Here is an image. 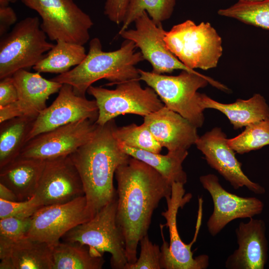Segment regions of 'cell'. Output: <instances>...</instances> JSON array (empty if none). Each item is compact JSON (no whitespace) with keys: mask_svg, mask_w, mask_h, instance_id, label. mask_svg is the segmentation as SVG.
<instances>
[{"mask_svg":"<svg viewBox=\"0 0 269 269\" xmlns=\"http://www.w3.org/2000/svg\"><path fill=\"white\" fill-rule=\"evenodd\" d=\"M115 177L117 224L124 239L128 262L133 264L154 210L162 199L171 195V184L153 168L131 156L118 167Z\"/></svg>","mask_w":269,"mask_h":269,"instance_id":"1","label":"cell"},{"mask_svg":"<svg viewBox=\"0 0 269 269\" xmlns=\"http://www.w3.org/2000/svg\"><path fill=\"white\" fill-rule=\"evenodd\" d=\"M114 119L99 126L88 142L69 155L82 180L87 208L93 217L117 197L114 176L130 156L120 147Z\"/></svg>","mask_w":269,"mask_h":269,"instance_id":"2","label":"cell"},{"mask_svg":"<svg viewBox=\"0 0 269 269\" xmlns=\"http://www.w3.org/2000/svg\"><path fill=\"white\" fill-rule=\"evenodd\" d=\"M136 48L133 41L126 39L119 49L105 52L100 39L93 38L89 51L80 64L51 80L72 86L74 92L83 97H86L90 86L101 79L108 80L109 85L140 80L135 66L144 59L140 51H136Z\"/></svg>","mask_w":269,"mask_h":269,"instance_id":"3","label":"cell"},{"mask_svg":"<svg viewBox=\"0 0 269 269\" xmlns=\"http://www.w3.org/2000/svg\"><path fill=\"white\" fill-rule=\"evenodd\" d=\"M138 70L140 80L155 91L165 107L197 128L202 127L204 122V110L200 106L197 90L209 83L222 91H230L225 85L197 72L182 70L177 76H168Z\"/></svg>","mask_w":269,"mask_h":269,"instance_id":"4","label":"cell"},{"mask_svg":"<svg viewBox=\"0 0 269 269\" xmlns=\"http://www.w3.org/2000/svg\"><path fill=\"white\" fill-rule=\"evenodd\" d=\"M192 198L191 193L185 194L184 184L174 182L171 185V194L165 199L167 209L161 213L165 218V225L160 224L162 244L160 247L161 269H206L209 265L207 255L193 258L191 247L196 242L202 219V205H199L195 233L193 240L188 244L184 243L177 229V216L179 208H182Z\"/></svg>","mask_w":269,"mask_h":269,"instance_id":"5","label":"cell"},{"mask_svg":"<svg viewBox=\"0 0 269 269\" xmlns=\"http://www.w3.org/2000/svg\"><path fill=\"white\" fill-rule=\"evenodd\" d=\"M164 39L173 55L192 70L215 68L222 55L221 37L209 22L187 20L173 25Z\"/></svg>","mask_w":269,"mask_h":269,"instance_id":"6","label":"cell"},{"mask_svg":"<svg viewBox=\"0 0 269 269\" xmlns=\"http://www.w3.org/2000/svg\"><path fill=\"white\" fill-rule=\"evenodd\" d=\"M117 208L116 197L92 219L69 231L61 239L86 246L95 256H103L109 253L111 268L125 269L128 262L124 239L117 224Z\"/></svg>","mask_w":269,"mask_h":269,"instance_id":"7","label":"cell"},{"mask_svg":"<svg viewBox=\"0 0 269 269\" xmlns=\"http://www.w3.org/2000/svg\"><path fill=\"white\" fill-rule=\"evenodd\" d=\"M37 16L17 22L0 42V79L16 71L33 67L54 45L47 40Z\"/></svg>","mask_w":269,"mask_h":269,"instance_id":"8","label":"cell"},{"mask_svg":"<svg viewBox=\"0 0 269 269\" xmlns=\"http://www.w3.org/2000/svg\"><path fill=\"white\" fill-rule=\"evenodd\" d=\"M140 80L117 84L116 89L90 86L87 93L95 99L98 108L96 123L103 126L120 115L131 114L143 117L164 106L155 91L150 87L142 88Z\"/></svg>","mask_w":269,"mask_h":269,"instance_id":"9","label":"cell"},{"mask_svg":"<svg viewBox=\"0 0 269 269\" xmlns=\"http://www.w3.org/2000/svg\"><path fill=\"white\" fill-rule=\"evenodd\" d=\"M20 1L38 13L42 19L41 28L50 40L82 45L89 41L93 21L73 0Z\"/></svg>","mask_w":269,"mask_h":269,"instance_id":"10","label":"cell"},{"mask_svg":"<svg viewBox=\"0 0 269 269\" xmlns=\"http://www.w3.org/2000/svg\"><path fill=\"white\" fill-rule=\"evenodd\" d=\"M85 119L37 135L24 145L19 156L44 160L69 156L94 136L99 125Z\"/></svg>","mask_w":269,"mask_h":269,"instance_id":"11","label":"cell"},{"mask_svg":"<svg viewBox=\"0 0 269 269\" xmlns=\"http://www.w3.org/2000/svg\"><path fill=\"white\" fill-rule=\"evenodd\" d=\"M92 218L84 195L65 203L42 206L31 217L27 237L53 247L69 231Z\"/></svg>","mask_w":269,"mask_h":269,"instance_id":"12","label":"cell"},{"mask_svg":"<svg viewBox=\"0 0 269 269\" xmlns=\"http://www.w3.org/2000/svg\"><path fill=\"white\" fill-rule=\"evenodd\" d=\"M134 22L135 29L120 31L119 34L134 43L144 59L152 66V72L163 74L175 70L196 72L186 67L168 49L164 39L166 31L162 24H155L146 11H143Z\"/></svg>","mask_w":269,"mask_h":269,"instance_id":"13","label":"cell"},{"mask_svg":"<svg viewBox=\"0 0 269 269\" xmlns=\"http://www.w3.org/2000/svg\"><path fill=\"white\" fill-rule=\"evenodd\" d=\"M98 108L95 100L76 95L72 86L62 84L55 100L35 119L27 142L42 133L82 120L96 121ZM26 142V143H27Z\"/></svg>","mask_w":269,"mask_h":269,"instance_id":"14","label":"cell"},{"mask_svg":"<svg viewBox=\"0 0 269 269\" xmlns=\"http://www.w3.org/2000/svg\"><path fill=\"white\" fill-rule=\"evenodd\" d=\"M199 180L210 193L213 202V211L207 222L208 231L212 236H216L234 220L251 218L263 211L264 204L261 200L255 197H241L228 192L213 174L202 175Z\"/></svg>","mask_w":269,"mask_h":269,"instance_id":"15","label":"cell"},{"mask_svg":"<svg viewBox=\"0 0 269 269\" xmlns=\"http://www.w3.org/2000/svg\"><path fill=\"white\" fill-rule=\"evenodd\" d=\"M226 134L215 127L199 136L195 143L204 155L210 166L227 180L235 189L245 186L257 194L266 192L264 187L252 181L244 173L242 164L235 156V151L229 145Z\"/></svg>","mask_w":269,"mask_h":269,"instance_id":"16","label":"cell"},{"mask_svg":"<svg viewBox=\"0 0 269 269\" xmlns=\"http://www.w3.org/2000/svg\"><path fill=\"white\" fill-rule=\"evenodd\" d=\"M84 195L82 180L69 155L45 160L34 195L41 206L65 203Z\"/></svg>","mask_w":269,"mask_h":269,"instance_id":"17","label":"cell"},{"mask_svg":"<svg viewBox=\"0 0 269 269\" xmlns=\"http://www.w3.org/2000/svg\"><path fill=\"white\" fill-rule=\"evenodd\" d=\"M39 73L21 69L13 74L12 76L17 91V100L0 108V123L15 117L36 118L47 107L49 97L59 92L62 84L46 79Z\"/></svg>","mask_w":269,"mask_h":269,"instance_id":"18","label":"cell"},{"mask_svg":"<svg viewBox=\"0 0 269 269\" xmlns=\"http://www.w3.org/2000/svg\"><path fill=\"white\" fill-rule=\"evenodd\" d=\"M264 220L250 218L236 229L238 248L225 262L228 269H264L268 259V242Z\"/></svg>","mask_w":269,"mask_h":269,"instance_id":"19","label":"cell"},{"mask_svg":"<svg viewBox=\"0 0 269 269\" xmlns=\"http://www.w3.org/2000/svg\"><path fill=\"white\" fill-rule=\"evenodd\" d=\"M143 124L168 151L187 150L199 137L194 125L165 106L144 116Z\"/></svg>","mask_w":269,"mask_h":269,"instance_id":"20","label":"cell"},{"mask_svg":"<svg viewBox=\"0 0 269 269\" xmlns=\"http://www.w3.org/2000/svg\"><path fill=\"white\" fill-rule=\"evenodd\" d=\"M45 160L18 156L0 168V183L11 190L19 201L28 200L35 194Z\"/></svg>","mask_w":269,"mask_h":269,"instance_id":"21","label":"cell"},{"mask_svg":"<svg viewBox=\"0 0 269 269\" xmlns=\"http://www.w3.org/2000/svg\"><path fill=\"white\" fill-rule=\"evenodd\" d=\"M199 104L203 110L213 109L224 114L234 130L269 119V106L265 98L255 94L248 100L238 99L231 104H223L199 93Z\"/></svg>","mask_w":269,"mask_h":269,"instance_id":"22","label":"cell"},{"mask_svg":"<svg viewBox=\"0 0 269 269\" xmlns=\"http://www.w3.org/2000/svg\"><path fill=\"white\" fill-rule=\"evenodd\" d=\"M119 144L125 152L153 168L171 185L174 182L186 183L187 176L182 163L188 154L187 150L168 151L162 155Z\"/></svg>","mask_w":269,"mask_h":269,"instance_id":"23","label":"cell"},{"mask_svg":"<svg viewBox=\"0 0 269 269\" xmlns=\"http://www.w3.org/2000/svg\"><path fill=\"white\" fill-rule=\"evenodd\" d=\"M35 119L19 117L0 123V168L19 156Z\"/></svg>","mask_w":269,"mask_h":269,"instance_id":"24","label":"cell"},{"mask_svg":"<svg viewBox=\"0 0 269 269\" xmlns=\"http://www.w3.org/2000/svg\"><path fill=\"white\" fill-rule=\"evenodd\" d=\"M10 258L14 269H53L52 247L27 236L13 244Z\"/></svg>","mask_w":269,"mask_h":269,"instance_id":"25","label":"cell"},{"mask_svg":"<svg viewBox=\"0 0 269 269\" xmlns=\"http://www.w3.org/2000/svg\"><path fill=\"white\" fill-rule=\"evenodd\" d=\"M86 55L83 45L58 40L32 68L39 73L61 74L80 64Z\"/></svg>","mask_w":269,"mask_h":269,"instance_id":"26","label":"cell"},{"mask_svg":"<svg viewBox=\"0 0 269 269\" xmlns=\"http://www.w3.org/2000/svg\"><path fill=\"white\" fill-rule=\"evenodd\" d=\"M52 256L53 269H101L105 262L88 247L65 242L52 247Z\"/></svg>","mask_w":269,"mask_h":269,"instance_id":"27","label":"cell"},{"mask_svg":"<svg viewBox=\"0 0 269 269\" xmlns=\"http://www.w3.org/2000/svg\"><path fill=\"white\" fill-rule=\"evenodd\" d=\"M218 13L246 24L269 29V0L255 2L238 0L229 7L219 9Z\"/></svg>","mask_w":269,"mask_h":269,"instance_id":"28","label":"cell"},{"mask_svg":"<svg viewBox=\"0 0 269 269\" xmlns=\"http://www.w3.org/2000/svg\"><path fill=\"white\" fill-rule=\"evenodd\" d=\"M175 5V0H129L120 31L128 29L144 11L155 24H162L163 21L171 17Z\"/></svg>","mask_w":269,"mask_h":269,"instance_id":"29","label":"cell"},{"mask_svg":"<svg viewBox=\"0 0 269 269\" xmlns=\"http://www.w3.org/2000/svg\"><path fill=\"white\" fill-rule=\"evenodd\" d=\"M229 145L241 154L269 145V119L251 124L239 135L228 138Z\"/></svg>","mask_w":269,"mask_h":269,"instance_id":"30","label":"cell"},{"mask_svg":"<svg viewBox=\"0 0 269 269\" xmlns=\"http://www.w3.org/2000/svg\"><path fill=\"white\" fill-rule=\"evenodd\" d=\"M113 134L119 142L131 147L154 153H160L162 148L143 123L139 126L135 124L121 127L116 126Z\"/></svg>","mask_w":269,"mask_h":269,"instance_id":"31","label":"cell"},{"mask_svg":"<svg viewBox=\"0 0 269 269\" xmlns=\"http://www.w3.org/2000/svg\"><path fill=\"white\" fill-rule=\"evenodd\" d=\"M140 252L139 257L133 264L128 263L125 269H161L160 248L149 240L148 235L139 242Z\"/></svg>","mask_w":269,"mask_h":269,"instance_id":"32","label":"cell"},{"mask_svg":"<svg viewBox=\"0 0 269 269\" xmlns=\"http://www.w3.org/2000/svg\"><path fill=\"white\" fill-rule=\"evenodd\" d=\"M31 225V217L0 219V241L13 244L27 236Z\"/></svg>","mask_w":269,"mask_h":269,"instance_id":"33","label":"cell"},{"mask_svg":"<svg viewBox=\"0 0 269 269\" xmlns=\"http://www.w3.org/2000/svg\"><path fill=\"white\" fill-rule=\"evenodd\" d=\"M41 207L34 195L24 201H7L0 199V219L31 217Z\"/></svg>","mask_w":269,"mask_h":269,"instance_id":"34","label":"cell"},{"mask_svg":"<svg viewBox=\"0 0 269 269\" xmlns=\"http://www.w3.org/2000/svg\"><path fill=\"white\" fill-rule=\"evenodd\" d=\"M129 0H106L104 5V14L113 22L122 23Z\"/></svg>","mask_w":269,"mask_h":269,"instance_id":"35","label":"cell"},{"mask_svg":"<svg viewBox=\"0 0 269 269\" xmlns=\"http://www.w3.org/2000/svg\"><path fill=\"white\" fill-rule=\"evenodd\" d=\"M17 98V91L12 76L0 79V108L15 102Z\"/></svg>","mask_w":269,"mask_h":269,"instance_id":"36","label":"cell"},{"mask_svg":"<svg viewBox=\"0 0 269 269\" xmlns=\"http://www.w3.org/2000/svg\"><path fill=\"white\" fill-rule=\"evenodd\" d=\"M17 19L15 12L10 6L0 7V35H4Z\"/></svg>","mask_w":269,"mask_h":269,"instance_id":"37","label":"cell"},{"mask_svg":"<svg viewBox=\"0 0 269 269\" xmlns=\"http://www.w3.org/2000/svg\"><path fill=\"white\" fill-rule=\"evenodd\" d=\"M0 199L7 201H19L14 193L1 183H0Z\"/></svg>","mask_w":269,"mask_h":269,"instance_id":"38","label":"cell"},{"mask_svg":"<svg viewBox=\"0 0 269 269\" xmlns=\"http://www.w3.org/2000/svg\"><path fill=\"white\" fill-rule=\"evenodd\" d=\"M9 2H11V0H0V7L9 6Z\"/></svg>","mask_w":269,"mask_h":269,"instance_id":"39","label":"cell"},{"mask_svg":"<svg viewBox=\"0 0 269 269\" xmlns=\"http://www.w3.org/2000/svg\"><path fill=\"white\" fill-rule=\"evenodd\" d=\"M241 1H251V2H254V1H260L263 0H239Z\"/></svg>","mask_w":269,"mask_h":269,"instance_id":"40","label":"cell"},{"mask_svg":"<svg viewBox=\"0 0 269 269\" xmlns=\"http://www.w3.org/2000/svg\"><path fill=\"white\" fill-rule=\"evenodd\" d=\"M17 0H11V2L14 3Z\"/></svg>","mask_w":269,"mask_h":269,"instance_id":"41","label":"cell"}]
</instances>
